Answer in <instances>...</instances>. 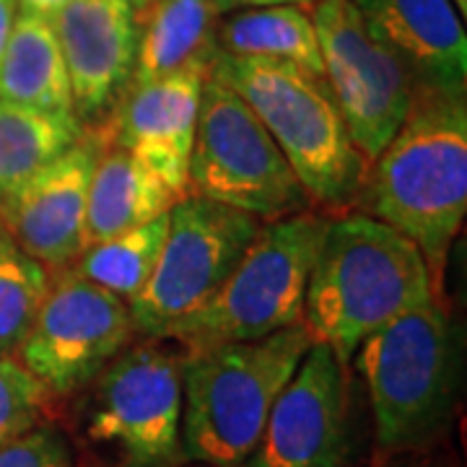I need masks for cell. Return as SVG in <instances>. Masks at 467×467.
Segmentation results:
<instances>
[{
  "label": "cell",
  "instance_id": "ac0fdd59",
  "mask_svg": "<svg viewBox=\"0 0 467 467\" xmlns=\"http://www.w3.org/2000/svg\"><path fill=\"white\" fill-rule=\"evenodd\" d=\"M177 201L153 169L130 150L109 143L99 149L91 171L81 250L164 216Z\"/></svg>",
  "mask_w": 467,
  "mask_h": 467
},
{
  "label": "cell",
  "instance_id": "3957f363",
  "mask_svg": "<svg viewBox=\"0 0 467 467\" xmlns=\"http://www.w3.org/2000/svg\"><path fill=\"white\" fill-rule=\"evenodd\" d=\"M180 343H128L76 392L70 441L84 467H182Z\"/></svg>",
  "mask_w": 467,
  "mask_h": 467
},
{
  "label": "cell",
  "instance_id": "44dd1931",
  "mask_svg": "<svg viewBox=\"0 0 467 467\" xmlns=\"http://www.w3.org/2000/svg\"><path fill=\"white\" fill-rule=\"evenodd\" d=\"M84 138L78 117L0 99V201Z\"/></svg>",
  "mask_w": 467,
  "mask_h": 467
},
{
  "label": "cell",
  "instance_id": "e0dca14e",
  "mask_svg": "<svg viewBox=\"0 0 467 467\" xmlns=\"http://www.w3.org/2000/svg\"><path fill=\"white\" fill-rule=\"evenodd\" d=\"M218 14L211 0H149L138 11V50L128 86L216 63Z\"/></svg>",
  "mask_w": 467,
  "mask_h": 467
},
{
  "label": "cell",
  "instance_id": "7a4b0ae2",
  "mask_svg": "<svg viewBox=\"0 0 467 467\" xmlns=\"http://www.w3.org/2000/svg\"><path fill=\"white\" fill-rule=\"evenodd\" d=\"M429 299L434 281L416 244L368 213H348L322 232L301 325L350 364L368 335Z\"/></svg>",
  "mask_w": 467,
  "mask_h": 467
},
{
  "label": "cell",
  "instance_id": "6da1fadb",
  "mask_svg": "<svg viewBox=\"0 0 467 467\" xmlns=\"http://www.w3.org/2000/svg\"><path fill=\"white\" fill-rule=\"evenodd\" d=\"M358 198L368 216L416 244L439 284L467 211L465 94L416 91Z\"/></svg>",
  "mask_w": 467,
  "mask_h": 467
},
{
  "label": "cell",
  "instance_id": "5b68a950",
  "mask_svg": "<svg viewBox=\"0 0 467 467\" xmlns=\"http://www.w3.org/2000/svg\"><path fill=\"white\" fill-rule=\"evenodd\" d=\"M211 76L234 88L260 117L309 201L346 205L358 198L368 164L350 143L325 76L285 60L232 55H218Z\"/></svg>",
  "mask_w": 467,
  "mask_h": 467
},
{
  "label": "cell",
  "instance_id": "cb8c5ba5",
  "mask_svg": "<svg viewBox=\"0 0 467 467\" xmlns=\"http://www.w3.org/2000/svg\"><path fill=\"white\" fill-rule=\"evenodd\" d=\"M55 400L45 384L32 377L14 356L0 358V447L14 441L42 420Z\"/></svg>",
  "mask_w": 467,
  "mask_h": 467
},
{
  "label": "cell",
  "instance_id": "8992f818",
  "mask_svg": "<svg viewBox=\"0 0 467 467\" xmlns=\"http://www.w3.org/2000/svg\"><path fill=\"white\" fill-rule=\"evenodd\" d=\"M367 384L374 434L387 454L429 447L457 405V343L436 299L371 333L350 358Z\"/></svg>",
  "mask_w": 467,
  "mask_h": 467
},
{
  "label": "cell",
  "instance_id": "d4e9b609",
  "mask_svg": "<svg viewBox=\"0 0 467 467\" xmlns=\"http://www.w3.org/2000/svg\"><path fill=\"white\" fill-rule=\"evenodd\" d=\"M0 467H84L66 429L42 420L32 431L0 447Z\"/></svg>",
  "mask_w": 467,
  "mask_h": 467
},
{
  "label": "cell",
  "instance_id": "603a6c76",
  "mask_svg": "<svg viewBox=\"0 0 467 467\" xmlns=\"http://www.w3.org/2000/svg\"><path fill=\"white\" fill-rule=\"evenodd\" d=\"M52 273L0 226V358L14 356L47 296Z\"/></svg>",
  "mask_w": 467,
  "mask_h": 467
},
{
  "label": "cell",
  "instance_id": "f546056e",
  "mask_svg": "<svg viewBox=\"0 0 467 467\" xmlns=\"http://www.w3.org/2000/svg\"><path fill=\"white\" fill-rule=\"evenodd\" d=\"M130 3H133V5H135V11H140V8H143V5H146L149 0H130Z\"/></svg>",
  "mask_w": 467,
  "mask_h": 467
},
{
  "label": "cell",
  "instance_id": "83f0119b",
  "mask_svg": "<svg viewBox=\"0 0 467 467\" xmlns=\"http://www.w3.org/2000/svg\"><path fill=\"white\" fill-rule=\"evenodd\" d=\"M18 11L26 14H39V16H52L57 8H63L70 0H16Z\"/></svg>",
  "mask_w": 467,
  "mask_h": 467
},
{
  "label": "cell",
  "instance_id": "4fadbf2b",
  "mask_svg": "<svg viewBox=\"0 0 467 467\" xmlns=\"http://www.w3.org/2000/svg\"><path fill=\"white\" fill-rule=\"evenodd\" d=\"M50 18L70 78L73 115L99 122L133 76L138 11L130 0H70Z\"/></svg>",
  "mask_w": 467,
  "mask_h": 467
},
{
  "label": "cell",
  "instance_id": "ba28073f",
  "mask_svg": "<svg viewBox=\"0 0 467 467\" xmlns=\"http://www.w3.org/2000/svg\"><path fill=\"white\" fill-rule=\"evenodd\" d=\"M187 195L221 202L260 221L296 216L312 202L260 117L213 76L202 86Z\"/></svg>",
  "mask_w": 467,
  "mask_h": 467
},
{
  "label": "cell",
  "instance_id": "52a82bcc",
  "mask_svg": "<svg viewBox=\"0 0 467 467\" xmlns=\"http://www.w3.org/2000/svg\"><path fill=\"white\" fill-rule=\"evenodd\" d=\"M325 226L327 218L309 211L263 223L226 284L164 337L182 350H202L301 325Z\"/></svg>",
  "mask_w": 467,
  "mask_h": 467
},
{
  "label": "cell",
  "instance_id": "9a60e30c",
  "mask_svg": "<svg viewBox=\"0 0 467 467\" xmlns=\"http://www.w3.org/2000/svg\"><path fill=\"white\" fill-rule=\"evenodd\" d=\"M208 76L202 70H187L149 84L125 86L112 109L109 143L138 156L180 201L187 195V167Z\"/></svg>",
  "mask_w": 467,
  "mask_h": 467
},
{
  "label": "cell",
  "instance_id": "4316f807",
  "mask_svg": "<svg viewBox=\"0 0 467 467\" xmlns=\"http://www.w3.org/2000/svg\"><path fill=\"white\" fill-rule=\"evenodd\" d=\"M16 16H18L16 0H0V60H3L5 45H8V36H11V32H14Z\"/></svg>",
  "mask_w": 467,
  "mask_h": 467
},
{
  "label": "cell",
  "instance_id": "f1b7e54d",
  "mask_svg": "<svg viewBox=\"0 0 467 467\" xmlns=\"http://www.w3.org/2000/svg\"><path fill=\"white\" fill-rule=\"evenodd\" d=\"M451 3H454L457 14H460V16H465V14H467V0H451Z\"/></svg>",
  "mask_w": 467,
  "mask_h": 467
},
{
  "label": "cell",
  "instance_id": "ffe728a7",
  "mask_svg": "<svg viewBox=\"0 0 467 467\" xmlns=\"http://www.w3.org/2000/svg\"><path fill=\"white\" fill-rule=\"evenodd\" d=\"M216 47L218 55L285 60L325 76L315 21L299 5L242 8L218 16Z\"/></svg>",
  "mask_w": 467,
  "mask_h": 467
},
{
  "label": "cell",
  "instance_id": "2e32d148",
  "mask_svg": "<svg viewBox=\"0 0 467 467\" xmlns=\"http://www.w3.org/2000/svg\"><path fill=\"white\" fill-rule=\"evenodd\" d=\"M367 32L408 70L416 91L465 94L467 36L451 0H350Z\"/></svg>",
  "mask_w": 467,
  "mask_h": 467
},
{
  "label": "cell",
  "instance_id": "4dcf8cb0",
  "mask_svg": "<svg viewBox=\"0 0 467 467\" xmlns=\"http://www.w3.org/2000/svg\"><path fill=\"white\" fill-rule=\"evenodd\" d=\"M182 467H211V465H202V462H184Z\"/></svg>",
  "mask_w": 467,
  "mask_h": 467
},
{
  "label": "cell",
  "instance_id": "9c48e42d",
  "mask_svg": "<svg viewBox=\"0 0 467 467\" xmlns=\"http://www.w3.org/2000/svg\"><path fill=\"white\" fill-rule=\"evenodd\" d=\"M263 223L250 213L195 195L174 202L149 284L128 304L135 333L164 337L198 312L226 284Z\"/></svg>",
  "mask_w": 467,
  "mask_h": 467
},
{
  "label": "cell",
  "instance_id": "5bb4252c",
  "mask_svg": "<svg viewBox=\"0 0 467 467\" xmlns=\"http://www.w3.org/2000/svg\"><path fill=\"white\" fill-rule=\"evenodd\" d=\"M97 153L99 146L81 138L50 167L0 201V226L50 273H60L81 252Z\"/></svg>",
  "mask_w": 467,
  "mask_h": 467
},
{
  "label": "cell",
  "instance_id": "30bf717a",
  "mask_svg": "<svg viewBox=\"0 0 467 467\" xmlns=\"http://www.w3.org/2000/svg\"><path fill=\"white\" fill-rule=\"evenodd\" d=\"M312 21L350 143L371 164L398 133L416 86L400 60L367 32L350 0H317Z\"/></svg>",
  "mask_w": 467,
  "mask_h": 467
},
{
  "label": "cell",
  "instance_id": "d6986e66",
  "mask_svg": "<svg viewBox=\"0 0 467 467\" xmlns=\"http://www.w3.org/2000/svg\"><path fill=\"white\" fill-rule=\"evenodd\" d=\"M0 99L73 115L66 60L47 16L18 11L0 60Z\"/></svg>",
  "mask_w": 467,
  "mask_h": 467
},
{
  "label": "cell",
  "instance_id": "8fae6325",
  "mask_svg": "<svg viewBox=\"0 0 467 467\" xmlns=\"http://www.w3.org/2000/svg\"><path fill=\"white\" fill-rule=\"evenodd\" d=\"M130 309L115 294L60 270L42 301L18 364L45 384L52 398L76 395L133 337Z\"/></svg>",
  "mask_w": 467,
  "mask_h": 467
},
{
  "label": "cell",
  "instance_id": "7402d4cb",
  "mask_svg": "<svg viewBox=\"0 0 467 467\" xmlns=\"http://www.w3.org/2000/svg\"><path fill=\"white\" fill-rule=\"evenodd\" d=\"M169 213L81 250L63 270L115 294L125 304L146 288L164 244Z\"/></svg>",
  "mask_w": 467,
  "mask_h": 467
},
{
  "label": "cell",
  "instance_id": "7c38bea8",
  "mask_svg": "<svg viewBox=\"0 0 467 467\" xmlns=\"http://www.w3.org/2000/svg\"><path fill=\"white\" fill-rule=\"evenodd\" d=\"M348 454V364L330 346L312 340L273 402L244 467H346Z\"/></svg>",
  "mask_w": 467,
  "mask_h": 467
},
{
  "label": "cell",
  "instance_id": "277c9868",
  "mask_svg": "<svg viewBox=\"0 0 467 467\" xmlns=\"http://www.w3.org/2000/svg\"><path fill=\"white\" fill-rule=\"evenodd\" d=\"M309 346L312 335L294 325L257 340L184 350V460L211 467L247 465L273 402Z\"/></svg>",
  "mask_w": 467,
  "mask_h": 467
},
{
  "label": "cell",
  "instance_id": "484cf974",
  "mask_svg": "<svg viewBox=\"0 0 467 467\" xmlns=\"http://www.w3.org/2000/svg\"><path fill=\"white\" fill-rule=\"evenodd\" d=\"M216 8L218 16L232 14V11H242V8H267V5H299V8H309L317 0H211Z\"/></svg>",
  "mask_w": 467,
  "mask_h": 467
}]
</instances>
